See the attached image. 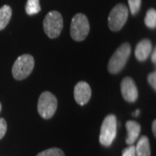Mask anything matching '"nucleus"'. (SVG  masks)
<instances>
[{
	"mask_svg": "<svg viewBox=\"0 0 156 156\" xmlns=\"http://www.w3.org/2000/svg\"><path fill=\"white\" fill-rule=\"evenodd\" d=\"M40 11H41V6H40L39 0H27L25 11L28 15L32 16L38 13Z\"/></svg>",
	"mask_w": 156,
	"mask_h": 156,
	"instance_id": "nucleus-14",
	"label": "nucleus"
},
{
	"mask_svg": "<svg viewBox=\"0 0 156 156\" xmlns=\"http://www.w3.org/2000/svg\"><path fill=\"white\" fill-rule=\"evenodd\" d=\"M2 110V104H1V102H0V112Z\"/></svg>",
	"mask_w": 156,
	"mask_h": 156,
	"instance_id": "nucleus-24",
	"label": "nucleus"
},
{
	"mask_svg": "<svg viewBox=\"0 0 156 156\" xmlns=\"http://www.w3.org/2000/svg\"><path fill=\"white\" fill-rule=\"evenodd\" d=\"M35 60L31 55L23 54L18 56L12 66V76L16 80H23L32 72Z\"/></svg>",
	"mask_w": 156,
	"mask_h": 156,
	"instance_id": "nucleus-3",
	"label": "nucleus"
},
{
	"mask_svg": "<svg viewBox=\"0 0 156 156\" xmlns=\"http://www.w3.org/2000/svg\"><path fill=\"white\" fill-rule=\"evenodd\" d=\"M89 32V23L84 14L78 13L73 17L70 24V35L75 41L81 42L87 37Z\"/></svg>",
	"mask_w": 156,
	"mask_h": 156,
	"instance_id": "nucleus-6",
	"label": "nucleus"
},
{
	"mask_svg": "<svg viewBox=\"0 0 156 156\" xmlns=\"http://www.w3.org/2000/svg\"><path fill=\"white\" fill-rule=\"evenodd\" d=\"M128 17V9L123 4H118L110 11L108 17V27L112 31H118L124 26Z\"/></svg>",
	"mask_w": 156,
	"mask_h": 156,
	"instance_id": "nucleus-7",
	"label": "nucleus"
},
{
	"mask_svg": "<svg viewBox=\"0 0 156 156\" xmlns=\"http://www.w3.org/2000/svg\"><path fill=\"white\" fill-rule=\"evenodd\" d=\"M7 132V122L4 118H0V140L5 135Z\"/></svg>",
	"mask_w": 156,
	"mask_h": 156,
	"instance_id": "nucleus-19",
	"label": "nucleus"
},
{
	"mask_svg": "<svg viewBox=\"0 0 156 156\" xmlns=\"http://www.w3.org/2000/svg\"><path fill=\"white\" fill-rule=\"evenodd\" d=\"M37 156H65V154L63 151L60 148L52 147V148H49V149L40 152Z\"/></svg>",
	"mask_w": 156,
	"mask_h": 156,
	"instance_id": "nucleus-16",
	"label": "nucleus"
},
{
	"mask_svg": "<svg viewBox=\"0 0 156 156\" xmlns=\"http://www.w3.org/2000/svg\"><path fill=\"white\" fill-rule=\"evenodd\" d=\"M12 10L11 6L3 5L0 8V30H4L11 21Z\"/></svg>",
	"mask_w": 156,
	"mask_h": 156,
	"instance_id": "nucleus-13",
	"label": "nucleus"
},
{
	"mask_svg": "<svg viewBox=\"0 0 156 156\" xmlns=\"http://www.w3.org/2000/svg\"><path fill=\"white\" fill-rule=\"evenodd\" d=\"M152 131H153V134L154 136H156V121L154 120L153 122V124H152Z\"/></svg>",
	"mask_w": 156,
	"mask_h": 156,
	"instance_id": "nucleus-21",
	"label": "nucleus"
},
{
	"mask_svg": "<svg viewBox=\"0 0 156 156\" xmlns=\"http://www.w3.org/2000/svg\"><path fill=\"white\" fill-rule=\"evenodd\" d=\"M63 28V19L61 13L56 11H50L44 20V30L50 38H56Z\"/></svg>",
	"mask_w": 156,
	"mask_h": 156,
	"instance_id": "nucleus-4",
	"label": "nucleus"
},
{
	"mask_svg": "<svg viewBox=\"0 0 156 156\" xmlns=\"http://www.w3.org/2000/svg\"><path fill=\"white\" fill-rule=\"evenodd\" d=\"M145 24L149 29H155L156 27V11L154 9H149L145 17Z\"/></svg>",
	"mask_w": 156,
	"mask_h": 156,
	"instance_id": "nucleus-15",
	"label": "nucleus"
},
{
	"mask_svg": "<svg viewBox=\"0 0 156 156\" xmlns=\"http://www.w3.org/2000/svg\"><path fill=\"white\" fill-rule=\"evenodd\" d=\"M57 108V99L49 91L43 92L39 96L37 102V111L44 119H50L55 115Z\"/></svg>",
	"mask_w": 156,
	"mask_h": 156,
	"instance_id": "nucleus-5",
	"label": "nucleus"
},
{
	"mask_svg": "<svg viewBox=\"0 0 156 156\" xmlns=\"http://www.w3.org/2000/svg\"><path fill=\"white\" fill-rule=\"evenodd\" d=\"M117 133V118L115 115H108L101 124L99 140L104 147L111 146L113 141L116 137Z\"/></svg>",
	"mask_w": 156,
	"mask_h": 156,
	"instance_id": "nucleus-2",
	"label": "nucleus"
},
{
	"mask_svg": "<svg viewBox=\"0 0 156 156\" xmlns=\"http://www.w3.org/2000/svg\"><path fill=\"white\" fill-rule=\"evenodd\" d=\"M128 6H129V11L132 15H136L140 11L141 0H128Z\"/></svg>",
	"mask_w": 156,
	"mask_h": 156,
	"instance_id": "nucleus-17",
	"label": "nucleus"
},
{
	"mask_svg": "<svg viewBox=\"0 0 156 156\" xmlns=\"http://www.w3.org/2000/svg\"><path fill=\"white\" fill-rule=\"evenodd\" d=\"M131 54V46L128 43H124L121 45L110 57L108 63V72L118 74L125 67L128 59Z\"/></svg>",
	"mask_w": 156,
	"mask_h": 156,
	"instance_id": "nucleus-1",
	"label": "nucleus"
},
{
	"mask_svg": "<svg viewBox=\"0 0 156 156\" xmlns=\"http://www.w3.org/2000/svg\"><path fill=\"white\" fill-rule=\"evenodd\" d=\"M147 80H148V83L151 85V87L155 90L156 89V73L152 72L148 75L147 76Z\"/></svg>",
	"mask_w": 156,
	"mask_h": 156,
	"instance_id": "nucleus-20",
	"label": "nucleus"
},
{
	"mask_svg": "<svg viewBox=\"0 0 156 156\" xmlns=\"http://www.w3.org/2000/svg\"><path fill=\"white\" fill-rule=\"evenodd\" d=\"M151 59H152V62H153L154 63H155L156 62V50L155 49H154L153 54H152V56H151Z\"/></svg>",
	"mask_w": 156,
	"mask_h": 156,
	"instance_id": "nucleus-22",
	"label": "nucleus"
},
{
	"mask_svg": "<svg viewBox=\"0 0 156 156\" xmlns=\"http://www.w3.org/2000/svg\"><path fill=\"white\" fill-rule=\"evenodd\" d=\"M135 153L136 156H150L151 147L149 140L146 136L142 135L140 137L137 144L135 146Z\"/></svg>",
	"mask_w": 156,
	"mask_h": 156,
	"instance_id": "nucleus-12",
	"label": "nucleus"
},
{
	"mask_svg": "<svg viewBox=\"0 0 156 156\" xmlns=\"http://www.w3.org/2000/svg\"><path fill=\"white\" fill-rule=\"evenodd\" d=\"M152 49L153 45L150 40L147 38L142 39L137 44L134 50V55L136 59L140 62L146 61L152 53Z\"/></svg>",
	"mask_w": 156,
	"mask_h": 156,
	"instance_id": "nucleus-10",
	"label": "nucleus"
},
{
	"mask_svg": "<svg viewBox=\"0 0 156 156\" xmlns=\"http://www.w3.org/2000/svg\"><path fill=\"white\" fill-rule=\"evenodd\" d=\"M139 114H140V110L139 109H137V110H136V111H135V113H134V116H138V115H139Z\"/></svg>",
	"mask_w": 156,
	"mask_h": 156,
	"instance_id": "nucleus-23",
	"label": "nucleus"
},
{
	"mask_svg": "<svg viewBox=\"0 0 156 156\" xmlns=\"http://www.w3.org/2000/svg\"><path fill=\"white\" fill-rule=\"evenodd\" d=\"M122 156H136L135 147L134 145H129L128 147L124 148L122 151Z\"/></svg>",
	"mask_w": 156,
	"mask_h": 156,
	"instance_id": "nucleus-18",
	"label": "nucleus"
},
{
	"mask_svg": "<svg viewBox=\"0 0 156 156\" xmlns=\"http://www.w3.org/2000/svg\"><path fill=\"white\" fill-rule=\"evenodd\" d=\"M121 92L124 100L128 102H134L138 99V89L134 81L131 77L123 78L121 83Z\"/></svg>",
	"mask_w": 156,
	"mask_h": 156,
	"instance_id": "nucleus-8",
	"label": "nucleus"
},
{
	"mask_svg": "<svg viewBox=\"0 0 156 156\" xmlns=\"http://www.w3.org/2000/svg\"><path fill=\"white\" fill-rule=\"evenodd\" d=\"M74 97L79 105L83 106L87 104L91 97V89L89 84L83 81L76 84L74 89Z\"/></svg>",
	"mask_w": 156,
	"mask_h": 156,
	"instance_id": "nucleus-9",
	"label": "nucleus"
},
{
	"mask_svg": "<svg viewBox=\"0 0 156 156\" xmlns=\"http://www.w3.org/2000/svg\"><path fill=\"white\" fill-rule=\"evenodd\" d=\"M126 128L128 132L126 143L128 146L133 145L139 138L140 133V125L135 121H128L126 122Z\"/></svg>",
	"mask_w": 156,
	"mask_h": 156,
	"instance_id": "nucleus-11",
	"label": "nucleus"
}]
</instances>
